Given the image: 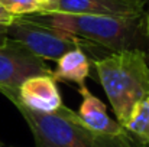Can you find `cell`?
<instances>
[{
    "label": "cell",
    "instance_id": "10",
    "mask_svg": "<svg viewBox=\"0 0 149 147\" xmlns=\"http://www.w3.org/2000/svg\"><path fill=\"white\" fill-rule=\"evenodd\" d=\"M145 147H149V98L139 101L123 126Z\"/></svg>",
    "mask_w": 149,
    "mask_h": 147
},
{
    "label": "cell",
    "instance_id": "6",
    "mask_svg": "<svg viewBox=\"0 0 149 147\" xmlns=\"http://www.w3.org/2000/svg\"><path fill=\"white\" fill-rule=\"evenodd\" d=\"M7 98L15 105H22L38 114H51L62 105V98L52 75H35L28 78L16 94H10Z\"/></svg>",
    "mask_w": 149,
    "mask_h": 147
},
{
    "label": "cell",
    "instance_id": "18",
    "mask_svg": "<svg viewBox=\"0 0 149 147\" xmlns=\"http://www.w3.org/2000/svg\"><path fill=\"white\" fill-rule=\"evenodd\" d=\"M0 144H1V143H0Z\"/></svg>",
    "mask_w": 149,
    "mask_h": 147
},
{
    "label": "cell",
    "instance_id": "1",
    "mask_svg": "<svg viewBox=\"0 0 149 147\" xmlns=\"http://www.w3.org/2000/svg\"><path fill=\"white\" fill-rule=\"evenodd\" d=\"M35 20L71 33L94 46L111 52L141 49L149 53L145 12L136 17H111L67 13H35Z\"/></svg>",
    "mask_w": 149,
    "mask_h": 147
},
{
    "label": "cell",
    "instance_id": "11",
    "mask_svg": "<svg viewBox=\"0 0 149 147\" xmlns=\"http://www.w3.org/2000/svg\"><path fill=\"white\" fill-rule=\"evenodd\" d=\"M0 4L15 17L35 14L45 9L42 0H0Z\"/></svg>",
    "mask_w": 149,
    "mask_h": 147
},
{
    "label": "cell",
    "instance_id": "15",
    "mask_svg": "<svg viewBox=\"0 0 149 147\" xmlns=\"http://www.w3.org/2000/svg\"><path fill=\"white\" fill-rule=\"evenodd\" d=\"M130 1H135V3H139V4H142V6H146L149 0H130Z\"/></svg>",
    "mask_w": 149,
    "mask_h": 147
},
{
    "label": "cell",
    "instance_id": "16",
    "mask_svg": "<svg viewBox=\"0 0 149 147\" xmlns=\"http://www.w3.org/2000/svg\"><path fill=\"white\" fill-rule=\"evenodd\" d=\"M42 1L45 3V7H47V6H49L51 3H54V1H56V0H42Z\"/></svg>",
    "mask_w": 149,
    "mask_h": 147
},
{
    "label": "cell",
    "instance_id": "7",
    "mask_svg": "<svg viewBox=\"0 0 149 147\" xmlns=\"http://www.w3.org/2000/svg\"><path fill=\"white\" fill-rule=\"evenodd\" d=\"M143 12L145 6L130 0H56L39 13L136 17Z\"/></svg>",
    "mask_w": 149,
    "mask_h": 147
},
{
    "label": "cell",
    "instance_id": "3",
    "mask_svg": "<svg viewBox=\"0 0 149 147\" xmlns=\"http://www.w3.org/2000/svg\"><path fill=\"white\" fill-rule=\"evenodd\" d=\"M36 147H145L129 131L110 136L90 130L80 115L64 104L51 114H38L16 105Z\"/></svg>",
    "mask_w": 149,
    "mask_h": 147
},
{
    "label": "cell",
    "instance_id": "12",
    "mask_svg": "<svg viewBox=\"0 0 149 147\" xmlns=\"http://www.w3.org/2000/svg\"><path fill=\"white\" fill-rule=\"evenodd\" d=\"M15 19H16V17L12 16V14H10L6 9H3L1 4H0V26H9Z\"/></svg>",
    "mask_w": 149,
    "mask_h": 147
},
{
    "label": "cell",
    "instance_id": "5",
    "mask_svg": "<svg viewBox=\"0 0 149 147\" xmlns=\"http://www.w3.org/2000/svg\"><path fill=\"white\" fill-rule=\"evenodd\" d=\"M35 75H52V69L20 42L7 38L0 45V92L6 97L16 94L19 87Z\"/></svg>",
    "mask_w": 149,
    "mask_h": 147
},
{
    "label": "cell",
    "instance_id": "14",
    "mask_svg": "<svg viewBox=\"0 0 149 147\" xmlns=\"http://www.w3.org/2000/svg\"><path fill=\"white\" fill-rule=\"evenodd\" d=\"M6 28L7 26H0V45L7 39V33H6Z\"/></svg>",
    "mask_w": 149,
    "mask_h": 147
},
{
    "label": "cell",
    "instance_id": "4",
    "mask_svg": "<svg viewBox=\"0 0 149 147\" xmlns=\"http://www.w3.org/2000/svg\"><path fill=\"white\" fill-rule=\"evenodd\" d=\"M7 38L20 42L44 61H56L65 52L81 46L93 48L94 45L56 28L44 25L31 16L16 17L6 28Z\"/></svg>",
    "mask_w": 149,
    "mask_h": 147
},
{
    "label": "cell",
    "instance_id": "2",
    "mask_svg": "<svg viewBox=\"0 0 149 147\" xmlns=\"http://www.w3.org/2000/svg\"><path fill=\"white\" fill-rule=\"evenodd\" d=\"M94 68L116 121L125 126L133 107L149 98V53L141 49L111 52L96 59Z\"/></svg>",
    "mask_w": 149,
    "mask_h": 147
},
{
    "label": "cell",
    "instance_id": "13",
    "mask_svg": "<svg viewBox=\"0 0 149 147\" xmlns=\"http://www.w3.org/2000/svg\"><path fill=\"white\" fill-rule=\"evenodd\" d=\"M145 23H146V35H148V42H149V1L145 6Z\"/></svg>",
    "mask_w": 149,
    "mask_h": 147
},
{
    "label": "cell",
    "instance_id": "8",
    "mask_svg": "<svg viewBox=\"0 0 149 147\" xmlns=\"http://www.w3.org/2000/svg\"><path fill=\"white\" fill-rule=\"evenodd\" d=\"M78 92L83 98V102L77 114L90 130L101 134H110V136H119L127 131L122 124H119L116 120H111L109 117L103 101L94 94H91L86 85H80Z\"/></svg>",
    "mask_w": 149,
    "mask_h": 147
},
{
    "label": "cell",
    "instance_id": "9",
    "mask_svg": "<svg viewBox=\"0 0 149 147\" xmlns=\"http://www.w3.org/2000/svg\"><path fill=\"white\" fill-rule=\"evenodd\" d=\"M55 71L52 69V78L58 82H74L78 87L84 85L90 75V61L81 46L65 52L56 61Z\"/></svg>",
    "mask_w": 149,
    "mask_h": 147
},
{
    "label": "cell",
    "instance_id": "17",
    "mask_svg": "<svg viewBox=\"0 0 149 147\" xmlns=\"http://www.w3.org/2000/svg\"><path fill=\"white\" fill-rule=\"evenodd\" d=\"M0 147H4V146H1V144H0Z\"/></svg>",
    "mask_w": 149,
    "mask_h": 147
}]
</instances>
